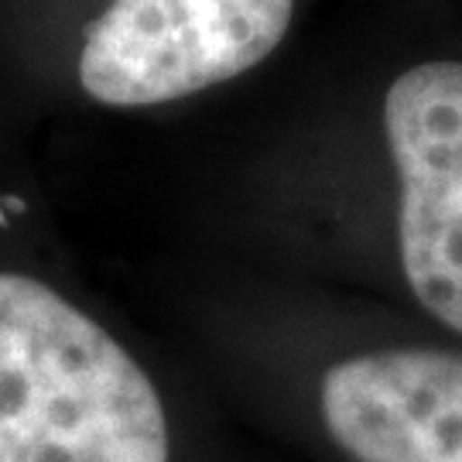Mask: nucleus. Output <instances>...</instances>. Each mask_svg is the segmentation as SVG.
I'll list each match as a JSON object with an SVG mask.
<instances>
[{"mask_svg": "<svg viewBox=\"0 0 462 462\" xmlns=\"http://www.w3.org/2000/svg\"><path fill=\"white\" fill-rule=\"evenodd\" d=\"M168 418L127 349L49 284L0 274V462H168Z\"/></svg>", "mask_w": 462, "mask_h": 462, "instance_id": "nucleus-1", "label": "nucleus"}, {"mask_svg": "<svg viewBox=\"0 0 462 462\" xmlns=\"http://www.w3.org/2000/svg\"><path fill=\"white\" fill-rule=\"evenodd\" d=\"M295 0H114L86 28L79 83L106 106H158L244 76L281 45Z\"/></svg>", "mask_w": 462, "mask_h": 462, "instance_id": "nucleus-2", "label": "nucleus"}, {"mask_svg": "<svg viewBox=\"0 0 462 462\" xmlns=\"http://www.w3.org/2000/svg\"><path fill=\"white\" fill-rule=\"evenodd\" d=\"M326 429L356 462H462V353L377 349L336 364Z\"/></svg>", "mask_w": 462, "mask_h": 462, "instance_id": "nucleus-4", "label": "nucleus"}, {"mask_svg": "<svg viewBox=\"0 0 462 462\" xmlns=\"http://www.w3.org/2000/svg\"><path fill=\"white\" fill-rule=\"evenodd\" d=\"M383 127L401 179V267L414 298L462 332V62L397 76Z\"/></svg>", "mask_w": 462, "mask_h": 462, "instance_id": "nucleus-3", "label": "nucleus"}]
</instances>
